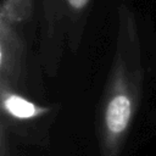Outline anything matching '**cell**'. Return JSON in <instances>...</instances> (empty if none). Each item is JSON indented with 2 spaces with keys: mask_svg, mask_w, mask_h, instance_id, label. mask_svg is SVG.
<instances>
[{
  "mask_svg": "<svg viewBox=\"0 0 156 156\" xmlns=\"http://www.w3.org/2000/svg\"><path fill=\"white\" fill-rule=\"evenodd\" d=\"M91 0H43L40 40L41 62L54 76L67 46L76 52L80 45Z\"/></svg>",
  "mask_w": 156,
  "mask_h": 156,
  "instance_id": "obj_2",
  "label": "cell"
},
{
  "mask_svg": "<svg viewBox=\"0 0 156 156\" xmlns=\"http://www.w3.org/2000/svg\"><path fill=\"white\" fill-rule=\"evenodd\" d=\"M56 113L49 105L27 98L11 85L0 82V127L27 143L45 144L51 117Z\"/></svg>",
  "mask_w": 156,
  "mask_h": 156,
  "instance_id": "obj_3",
  "label": "cell"
},
{
  "mask_svg": "<svg viewBox=\"0 0 156 156\" xmlns=\"http://www.w3.org/2000/svg\"><path fill=\"white\" fill-rule=\"evenodd\" d=\"M144 83L141 45L134 12L118 7L115 55L96 112L100 156H121L136 116Z\"/></svg>",
  "mask_w": 156,
  "mask_h": 156,
  "instance_id": "obj_1",
  "label": "cell"
},
{
  "mask_svg": "<svg viewBox=\"0 0 156 156\" xmlns=\"http://www.w3.org/2000/svg\"><path fill=\"white\" fill-rule=\"evenodd\" d=\"M32 11L33 0H4L0 7V15L18 23L29 18Z\"/></svg>",
  "mask_w": 156,
  "mask_h": 156,
  "instance_id": "obj_5",
  "label": "cell"
},
{
  "mask_svg": "<svg viewBox=\"0 0 156 156\" xmlns=\"http://www.w3.org/2000/svg\"><path fill=\"white\" fill-rule=\"evenodd\" d=\"M26 68V41L20 23L0 15V82L20 89Z\"/></svg>",
  "mask_w": 156,
  "mask_h": 156,
  "instance_id": "obj_4",
  "label": "cell"
}]
</instances>
